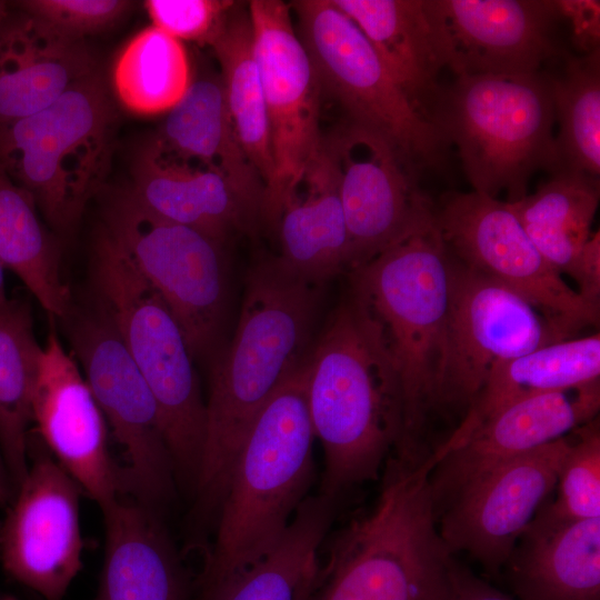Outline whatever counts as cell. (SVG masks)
<instances>
[{"mask_svg":"<svg viewBox=\"0 0 600 600\" xmlns=\"http://www.w3.org/2000/svg\"><path fill=\"white\" fill-rule=\"evenodd\" d=\"M322 287L278 256L248 270L236 331L210 370L204 446L186 523L190 544L211 539L254 420L308 357Z\"/></svg>","mask_w":600,"mask_h":600,"instance_id":"6da1fadb","label":"cell"},{"mask_svg":"<svg viewBox=\"0 0 600 600\" xmlns=\"http://www.w3.org/2000/svg\"><path fill=\"white\" fill-rule=\"evenodd\" d=\"M307 394L323 449L318 492L338 500L381 477L401 437V387L381 328L351 291L311 346Z\"/></svg>","mask_w":600,"mask_h":600,"instance_id":"7a4b0ae2","label":"cell"},{"mask_svg":"<svg viewBox=\"0 0 600 600\" xmlns=\"http://www.w3.org/2000/svg\"><path fill=\"white\" fill-rule=\"evenodd\" d=\"M308 357L254 420L236 460L193 600H214L281 539L314 480Z\"/></svg>","mask_w":600,"mask_h":600,"instance_id":"3957f363","label":"cell"},{"mask_svg":"<svg viewBox=\"0 0 600 600\" xmlns=\"http://www.w3.org/2000/svg\"><path fill=\"white\" fill-rule=\"evenodd\" d=\"M432 466L387 460L372 507L329 537L312 600H446L453 553L438 530Z\"/></svg>","mask_w":600,"mask_h":600,"instance_id":"277c9868","label":"cell"},{"mask_svg":"<svg viewBox=\"0 0 600 600\" xmlns=\"http://www.w3.org/2000/svg\"><path fill=\"white\" fill-rule=\"evenodd\" d=\"M450 252L431 219L349 272L351 292L378 322L401 387L402 431L393 453L419 460L434 410L446 322Z\"/></svg>","mask_w":600,"mask_h":600,"instance_id":"5b68a950","label":"cell"},{"mask_svg":"<svg viewBox=\"0 0 600 600\" xmlns=\"http://www.w3.org/2000/svg\"><path fill=\"white\" fill-rule=\"evenodd\" d=\"M90 274L107 314L159 408L179 491L192 494L206 438L207 410L182 329L156 288L101 227Z\"/></svg>","mask_w":600,"mask_h":600,"instance_id":"8992f818","label":"cell"},{"mask_svg":"<svg viewBox=\"0 0 600 600\" xmlns=\"http://www.w3.org/2000/svg\"><path fill=\"white\" fill-rule=\"evenodd\" d=\"M428 119L457 147L476 192L504 191L516 202L534 172L557 169L552 89L541 71L457 77L441 88Z\"/></svg>","mask_w":600,"mask_h":600,"instance_id":"52a82bcc","label":"cell"},{"mask_svg":"<svg viewBox=\"0 0 600 600\" xmlns=\"http://www.w3.org/2000/svg\"><path fill=\"white\" fill-rule=\"evenodd\" d=\"M116 126L111 97L96 70L42 110L0 126V164L50 226L67 232L103 186Z\"/></svg>","mask_w":600,"mask_h":600,"instance_id":"ba28073f","label":"cell"},{"mask_svg":"<svg viewBox=\"0 0 600 600\" xmlns=\"http://www.w3.org/2000/svg\"><path fill=\"white\" fill-rule=\"evenodd\" d=\"M321 94L344 119L387 140L418 174L442 163L449 144L393 80L360 28L332 0L289 3Z\"/></svg>","mask_w":600,"mask_h":600,"instance_id":"9c48e42d","label":"cell"},{"mask_svg":"<svg viewBox=\"0 0 600 600\" xmlns=\"http://www.w3.org/2000/svg\"><path fill=\"white\" fill-rule=\"evenodd\" d=\"M76 360L121 449V496L163 516L179 489L157 401L107 314H69ZM66 318V319H67Z\"/></svg>","mask_w":600,"mask_h":600,"instance_id":"30bf717a","label":"cell"},{"mask_svg":"<svg viewBox=\"0 0 600 600\" xmlns=\"http://www.w3.org/2000/svg\"><path fill=\"white\" fill-rule=\"evenodd\" d=\"M102 228L161 294L193 359L210 353L226 311L224 243L154 216L128 188L110 197Z\"/></svg>","mask_w":600,"mask_h":600,"instance_id":"8fae6325","label":"cell"},{"mask_svg":"<svg viewBox=\"0 0 600 600\" xmlns=\"http://www.w3.org/2000/svg\"><path fill=\"white\" fill-rule=\"evenodd\" d=\"M448 277L434 410L464 416L497 363L567 338L518 293L451 253Z\"/></svg>","mask_w":600,"mask_h":600,"instance_id":"7c38bea8","label":"cell"},{"mask_svg":"<svg viewBox=\"0 0 600 600\" xmlns=\"http://www.w3.org/2000/svg\"><path fill=\"white\" fill-rule=\"evenodd\" d=\"M434 220L450 253L532 304L567 339L599 323V308L572 290L532 243L507 201L449 192Z\"/></svg>","mask_w":600,"mask_h":600,"instance_id":"4fadbf2b","label":"cell"},{"mask_svg":"<svg viewBox=\"0 0 600 600\" xmlns=\"http://www.w3.org/2000/svg\"><path fill=\"white\" fill-rule=\"evenodd\" d=\"M248 11L273 160L263 220L274 226L287 194L321 147L322 94L311 59L292 22L290 6L280 0H251Z\"/></svg>","mask_w":600,"mask_h":600,"instance_id":"5bb4252c","label":"cell"},{"mask_svg":"<svg viewBox=\"0 0 600 600\" xmlns=\"http://www.w3.org/2000/svg\"><path fill=\"white\" fill-rule=\"evenodd\" d=\"M28 459V473L0 523V561L43 600H63L82 567V490L38 434H29Z\"/></svg>","mask_w":600,"mask_h":600,"instance_id":"9a60e30c","label":"cell"},{"mask_svg":"<svg viewBox=\"0 0 600 600\" xmlns=\"http://www.w3.org/2000/svg\"><path fill=\"white\" fill-rule=\"evenodd\" d=\"M323 140L337 169L350 272L431 219L434 206L419 174L378 133L343 119Z\"/></svg>","mask_w":600,"mask_h":600,"instance_id":"2e32d148","label":"cell"},{"mask_svg":"<svg viewBox=\"0 0 600 600\" xmlns=\"http://www.w3.org/2000/svg\"><path fill=\"white\" fill-rule=\"evenodd\" d=\"M571 432L506 461L464 488L438 517L453 553L462 551L497 578L519 538L556 489Z\"/></svg>","mask_w":600,"mask_h":600,"instance_id":"e0dca14e","label":"cell"},{"mask_svg":"<svg viewBox=\"0 0 600 600\" xmlns=\"http://www.w3.org/2000/svg\"><path fill=\"white\" fill-rule=\"evenodd\" d=\"M428 7L456 78L534 73L559 54L554 0H428Z\"/></svg>","mask_w":600,"mask_h":600,"instance_id":"ac0fdd59","label":"cell"},{"mask_svg":"<svg viewBox=\"0 0 600 600\" xmlns=\"http://www.w3.org/2000/svg\"><path fill=\"white\" fill-rule=\"evenodd\" d=\"M32 414L43 444L100 509L121 494L104 417L54 329L42 346Z\"/></svg>","mask_w":600,"mask_h":600,"instance_id":"d6986e66","label":"cell"},{"mask_svg":"<svg viewBox=\"0 0 600 600\" xmlns=\"http://www.w3.org/2000/svg\"><path fill=\"white\" fill-rule=\"evenodd\" d=\"M600 382L533 396L500 410L460 444L433 451L429 484L437 517L469 484L499 464L567 436L596 418Z\"/></svg>","mask_w":600,"mask_h":600,"instance_id":"ffe728a7","label":"cell"},{"mask_svg":"<svg viewBox=\"0 0 600 600\" xmlns=\"http://www.w3.org/2000/svg\"><path fill=\"white\" fill-rule=\"evenodd\" d=\"M104 556L94 600H193L163 516L128 496L101 508Z\"/></svg>","mask_w":600,"mask_h":600,"instance_id":"44dd1931","label":"cell"},{"mask_svg":"<svg viewBox=\"0 0 600 600\" xmlns=\"http://www.w3.org/2000/svg\"><path fill=\"white\" fill-rule=\"evenodd\" d=\"M132 176L128 189L151 213L223 243L233 232H249L261 219L222 176L179 156L156 137L140 148Z\"/></svg>","mask_w":600,"mask_h":600,"instance_id":"7402d4cb","label":"cell"},{"mask_svg":"<svg viewBox=\"0 0 600 600\" xmlns=\"http://www.w3.org/2000/svg\"><path fill=\"white\" fill-rule=\"evenodd\" d=\"M96 70L84 41L58 34L17 2H0V126L42 110Z\"/></svg>","mask_w":600,"mask_h":600,"instance_id":"603a6c76","label":"cell"},{"mask_svg":"<svg viewBox=\"0 0 600 600\" xmlns=\"http://www.w3.org/2000/svg\"><path fill=\"white\" fill-rule=\"evenodd\" d=\"M502 571L517 600H600V517L534 516Z\"/></svg>","mask_w":600,"mask_h":600,"instance_id":"cb8c5ba5","label":"cell"},{"mask_svg":"<svg viewBox=\"0 0 600 600\" xmlns=\"http://www.w3.org/2000/svg\"><path fill=\"white\" fill-rule=\"evenodd\" d=\"M274 226L290 269L323 286L349 267V238L339 193L337 169L322 143L287 194Z\"/></svg>","mask_w":600,"mask_h":600,"instance_id":"d4e9b609","label":"cell"},{"mask_svg":"<svg viewBox=\"0 0 600 600\" xmlns=\"http://www.w3.org/2000/svg\"><path fill=\"white\" fill-rule=\"evenodd\" d=\"M363 32L417 111L428 121L446 68L428 0H332Z\"/></svg>","mask_w":600,"mask_h":600,"instance_id":"484cf974","label":"cell"},{"mask_svg":"<svg viewBox=\"0 0 600 600\" xmlns=\"http://www.w3.org/2000/svg\"><path fill=\"white\" fill-rule=\"evenodd\" d=\"M154 137L179 156L222 176L263 219L266 186L238 138L219 78L192 80Z\"/></svg>","mask_w":600,"mask_h":600,"instance_id":"4316f807","label":"cell"},{"mask_svg":"<svg viewBox=\"0 0 600 600\" xmlns=\"http://www.w3.org/2000/svg\"><path fill=\"white\" fill-rule=\"evenodd\" d=\"M600 376L599 333L567 339L500 361L490 371L460 424L440 447L460 444L480 424L520 400L576 389Z\"/></svg>","mask_w":600,"mask_h":600,"instance_id":"83f0119b","label":"cell"},{"mask_svg":"<svg viewBox=\"0 0 600 600\" xmlns=\"http://www.w3.org/2000/svg\"><path fill=\"white\" fill-rule=\"evenodd\" d=\"M337 501L319 492L308 496L278 543L214 600H312Z\"/></svg>","mask_w":600,"mask_h":600,"instance_id":"f1b7e54d","label":"cell"},{"mask_svg":"<svg viewBox=\"0 0 600 600\" xmlns=\"http://www.w3.org/2000/svg\"><path fill=\"white\" fill-rule=\"evenodd\" d=\"M42 346L28 301L0 303V449L16 492L28 468L32 401Z\"/></svg>","mask_w":600,"mask_h":600,"instance_id":"f546056e","label":"cell"},{"mask_svg":"<svg viewBox=\"0 0 600 600\" xmlns=\"http://www.w3.org/2000/svg\"><path fill=\"white\" fill-rule=\"evenodd\" d=\"M209 47L220 64L219 79L238 138L267 191L273 178V160L248 2H236Z\"/></svg>","mask_w":600,"mask_h":600,"instance_id":"4dcf8cb0","label":"cell"},{"mask_svg":"<svg viewBox=\"0 0 600 600\" xmlns=\"http://www.w3.org/2000/svg\"><path fill=\"white\" fill-rule=\"evenodd\" d=\"M0 260L51 318L66 319L72 299L61 273L59 247L38 216L32 196L0 164Z\"/></svg>","mask_w":600,"mask_h":600,"instance_id":"1f68e13d","label":"cell"},{"mask_svg":"<svg viewBox=\"0 0 600 600\" xmlns=\"http://www.w3.org/2000/svg\"><path fill=\"white\" fill-rule=\"evenodd\" d=\"M600 183L557 172L532 194L508 202L542 257L560 273H571L589 239Z\"/></svg>","mask_w":600,"mask_h":600,"instance_id":"d6a6232c","label":"cell"},{"mask_svg":"<svg viewBox=\"0 0 600 600\" xmlns=\"http://www.w3.org/2000/svg\"><path fill=\"white\" fill-rule=\"evenodd\" d=\"M192 80L183 42L152 24L122 47L111 71L118 101L139 116L167 113Z\"/></svg>","mask_w":600,"mask_h":600,"instance_id":"836d02e7","label":"cell"},{"mask_svg":"<svg viewBox=\"0 0 600 600\" xmlns=\"http://www.w3.org/2000/svg\"><path fill=\"white\" fill-rule=\"evenodd\" d=\"M558 164L564 172L600 181V50L567 56L560 77L550 76ZM552 173V174H553Z\"/></svg>","mask_w":600,"mask_h":600,"instance_id":"e575fe53","label":"cell"},{"mask_svg":"<svg viewBox=\"0 0 600 600\" xmlns=\"http://www.w3.org/2000/svg\"><path fill=\"white\" fill-rule=\"evenodd\" d=\"M557 498L549 499L536 516L552 522L600 517V430L598 418L571 431L562 460Z\"/></svg>","mask_w":600,"mask_h":600,"instance_id":"d590c367","label":"cell"},{"mask_svg":"<svg viewBox=\"0 0 600 600\" xmlns=\"http://www.w3.org/2000/svg\"><path fill=\"white\" fill-rule=\"evenodd\" d=\"M24 11L58 34L74 41L101 32L122 19L132 2L126 0H23Z\"/></svg>","mask_w":600,"mask_h":600,"instance_id":"8d00e7d4","label":"cell"},{"mask_svg":"<svg viewBox=\"0 0 600 600\" xmlns=\"http://www.w3.org/2000/svg\"><path fill=\"white\" fill-rule=\"evenodd\" d=\"M236 4L231 0H147L143 7L152 21L171 37L209 46Z\"/></svg>","mask_w":600,"mask_h":600,"instance_id":"74e56055","label":"cell"},{"mask_svg":"<svg viewBox=\"0 0 600 600\" xmlns=\"http://www.w3.org/2000/svg\"><path fill=\"white\" fill-rule=\"evenodd\" d=\"M562 20L571 26V41L582 54L600 50V2L554 0Z\"/></svg>","mask_w":600,"mask_h":600,"instance_id":"f35d334b","label":"cell"},{"mask_svg":"<svg viewBox=\"0 0 600 600\" xmlns=\"http://www.w3.org/2000/svg\"><path fill=\"white\" fill-rule=\"evenodd\" d=\"M570 276L579 283L578 293L589 304L600 308V233H591L581 249Z\"/></svg>","mask_w":600,"mask_h":600,"instance_id":"ab89813d","label":"cell"},{"mask_svg":"<svg viewBox=\"0 0 600 600\" xmlns=\"http://www.w3.org/2000/svg\"><path fill=\"white\" fill-rule=\"evenodd\" d=\"M446 600H516L452 559Z\"/></svg>","mask_w":600,"mask_h":600,"instance_id":"60d3db41","label":"cell"},{"mask_svg":"<svg viewBox=\"0 0 600 600\" xmlns=\"http://www.w3.org/2000/svg\"><path fill=\"white\" fill-rule=\"evenodd\" d=\"M16 496V489L0 449V508H7Z\"/></svg>","mask_w":600,"mask_h":600,"instance_id":"b9f144b4","label":"cell"},{"mask_svg":"<svg viewBox=\"0 0 600 600\" xmlns=\"http://www.w3.org/2000/svg\"><path fill=\"white\" fill-rule=\"evenodd\" d=\"M8 300L4 284V267L0 260V303Z\"/></svg>","mask_w":600,"mask_h":600,"instance_id":"7bdbcfd3","label":"cell"},{"mask_svg":"<svg viewBox=\"0 0 600 600\" xmlns=\"http://www.w3.org/2000/svg\"><path fill=\"white\" fill-rule=\"evenodd\" d=\"M0 600H6V599H0Z\"/></svg>","mask_w":600,"mask_h":600,"instance_id":"ee69618b","label":"cell"}]
</instances>
